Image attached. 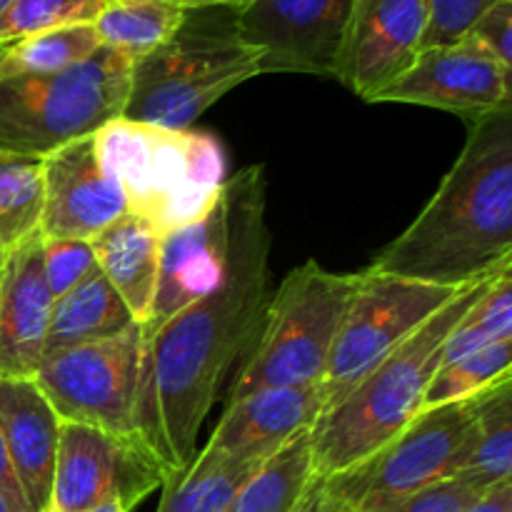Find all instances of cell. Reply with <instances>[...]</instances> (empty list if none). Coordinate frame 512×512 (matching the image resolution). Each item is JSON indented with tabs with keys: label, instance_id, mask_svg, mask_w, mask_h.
Here are the masks:
<instances>
[{
	"label": "cell",
	"instance_id": "cell-1",
	"mask_svg": "<svg viewBox=\"0 0 512 512\" xmlns=\"http://www.w3.org/2000/svg\"><path fill=\"white\" fill-rule=\"evenodd\" d=\"M223 193L230 215L223 283L143 333L140 343L135 433L165 480L183 473L198 453V433L220 383L250 348L265 310L273 238L265 223L263 165L225 180Z\"/></svg>",
	"mask_w": 512,
	"mask_h": 512
},
{
	"label": "cell",
	"instance_id": "cell-35",
	"mask_svg": "<svg viewBox=\"0 0 512 512\" xmlns=\"http://www.w3.org/2000/svg\"><path fill=\"white\" fill-rule=\"evenodd\" d=\"M0 493L8 498V503L13 505L15 512H30L28 503H25L23 490H20L18 485V478H15L13 468H10L8 450H5V443H3V430H0Z\"/></svg>",
	"mask_w": 512,
	"mask_h": 512
},
{
	"label": "cell",
	"instance_id": "cell-39",
	"mask_svg": "<svg viewBox=\"0 0 512 512\" xmlns=\"http://www.w3.org/2000/svg\"><path fill=\"white\" fill-rule=\"evenodd\" d=\"M88 512H128V510H125L120 503H105V505H98V508H93Z\"/></svg>",
	"mask_w": 512,
	"mask_h": 512
},
{
	"label": "cell",
	"instance_id": "cell-7",
	"mask_svg": "<svg viewBox=\"0 0 512 512\" xmlns=\"http://www.w3.org/2000/svg\"><path fill=\"white\" fill-rule=\"evenodd\" d=\"M260 75V50L228 25H200L185 18L178 33L130 68L120 118L158 128L185 130L225 93Z\"/></svg>",
	"mask_w": 512,
	"mask_h": 512
},
{
	"label": "cell",
	"instance_id": "cell-23",
	"mask_svg": "<svg viewBox=\"0 0 512 512\" xmlns=\"http://www.w3.org/2000/svg\"><path fill=\"white\" fill-rule=\"evenodd\" d=\"M188 18V10L170 0H105L93 28L103 48L135 63L168 43Z\"/></svg>",
	"mask_w": 512,
	"mask_h": 512
},
{
	"label": "cell",
	"instance_id": "cell-4",
	"mask_svg": "<svg viewBox=\"0 0 512 512\" xmlns=\"http://www.w3.org/2000/svg\"><path fill=\"white\" fill-rule=\"evenodd\" d=\"M95 150L128 213L160 235L203 218L228 180L223 145L198 128L170 130L115 118L95 133Z\"/></svg>",
	"mask_w": 512,
	"mask_h": 512
},
{
	"label": "cell",
	"instance_id": "cell-42",
	"mask_svg": "<svg viewBox=\"0 0 512 512\" xmlns=\"http://www.w3.org/2000/svg\"><path fill=\"white\" fill-rule=\"evenodd\" d=\"M5 255H8V253H3V250H0V275H3V263H5Z\"/></svg>",
	"mask_w": 512,
	"mask_h": 512
},
{
	"label": "cell",
	"instance_id": "cell-2",
	"mask_svg": "<svg viewBox=\"0 0 512 512\" xmlns=\"http://www.w3.org/2000/svg\"><path fill=\"white\" fill-rule=\"evenodd\" d=\"M510 263L512 108H503L470 123L438 193L368 270L460 290Z\"/></svg>",
	"mask_w": 512,
	"mask_h": 512
},
{
	"label": "cell",
	"instance_id": "cell-15",
	"mask_svg": "<svg viewBox=\"0 0 512 512\" xmlns=\"http://www.w3.org/2000/svg\"><path fill=\"white\" fill-rule=\"evenodd\" d=\"M125 213L123 193L98 158L95 135L43 160V238L93 240Z\"/></svg>",
	"mask_w": 512,
	"mask_h": 512
},
{
	"label": "cell",
	"instance_id": "cell-10",
	"mask_svg": "<svg viewBox=\"0 0 512 512\" xmlns=\"http://www.w3.org/2000/svg\"><path fill=\"white\" fill-rule=\"evenodd\" d=\"M140 343L143 328L130 325L115 338L48 355L40 360L33 380L60 423L90 425L120 438H138L135 395Z\"/></svg>",
	"mask_w": 512,
	"mask_h": 512
},
{
	"label": "cell",
	"instance_id": "cell-11",
	"mask_svg": "<svg viewBox=\"0 0 512 512\" xmlns=\"http://www.w3.org/2000/svg\"><path fill=\"white\" fill-rule=\"evenodd\" d=\"M163 483V470L138 438L60 423L53 488L45 512H88L105 503H120L130 512Z\"/></svg>",
	"mask_w": 512,
	"mask_h": 512
},
{
	"label": "cell",
	"instance_id": "cell-9",
	"mask_svg": "<svg viewBox=\"0 0 512 512\" xmlns=\"http://www.w3.org/2000/svg\"><path fill=\"white\" fill-rule=\"evenodd\" d=\"M358 293L345 313L323 378L325 410L343 400L380 360L388 358L425 320L463 288H440L418 280L363 270ZM323 410V413H325Z\"/></svg>",
	"mask_w": 512,
	"mask_h": 512
},
{
	"label": "cell",
	"instance_id": "cell-37",
	"mask_svg": "<svg viewBox=\"0 0 512 512\" xmlns=\"http://www.w3.org/2000/svg\"><path fill=\"white\" fill-rule=\"evenodd\" d=\"M298 512H350V510L343 508V505L333 503L330 498H325V495L318 490V485H313V490H310L308 498H305V503L300 505Z\"/></svg>",
	"mask_w": 512,
	"mask_h": 512
},
{
	"label": "cell",
	"instance_id": "cell-5",
	"mask_svg": "<svg viewBox=\"0 0 512 512\" xmlns=\"http://www.w3.org/2000/svg\"><path fill=\"white\" fill-rule=\"evenodd\" d=\"M360 278V273H330L315 260H305L288 273L265 303L255 343H250L248 360L235 375L228 403L258 390L323 383Z\"/></svg>",
	"mask_w": 512,
	"mask_h": 512
},
{
	"label": "cell",
	"instance_id": "cell-16",
	"mask_svg": "<svg viewBox=\"0 0 512 512\" xmlns=\"http://www.w3.org/2000/svg\"><path fill=\"white\" fill-rule=\"evenodd\" d=\"M323 410V385L258 390L228 403L203 453L225 463L263 465L288 440L313 428Z\"/></svg>",
	"mask_w": 512,
	"mask_h": 512
},
{
	"label": "cell",
	"instance_id": "cell-17",
	"mask_svg": "<svg viewBox=\"0 0 512 512\" xmlns=\"http://www.w3.org/2000/svg\"><path fill=\"white\" fill-rule=\"evenodd\" d=\"M228 253L230 215L228 200L220 190L215 205L203 218L163 235L153 313L143 325V333H153L175 313L213 293L225 278Z\"/></svg>",
	"mask_w": 512,
	"mask_h": 512
},
{
	"label": "cell",
	"instance_id": "cell-36",
	"mask_svg": "<svg viewBox=\"0 0 512 512\" xmlns=\"http://www.w3.org/2000/svg\"><path fill=\"white\" fill-rule=\"evenodd\" d=\"M465 512H512V480L485 490Z\"/></svg>",
	"mask_w": 512,
	"mask_h": 512
},
{
	"label": "cell",
	"instance_id": "cell-30",
	"mask_svg": "<svg viewBox=\"0 0 512 512\" xmlns=\"http://www.w3.org/2000/svg\"><path fill=\"white\" fill-rule=\"evenodd\" d=\"M105 0H13L0 15V45L70 25H93Z\"/></svg>",
	"mask_w": 512,
	"mask_h": 512
},
{
	"label": "cell",
	"instance_id": "cell-8",
	"mask_svg": "<svg viewBox=\"0 0 512 512\" xmlns=\"http://www.w3.org/2000/svg\"><path fill=\"white\" fill-rule=\"evenodd\" d=\"M473 438V400L420 410L380 453L358 468L315 480V485L325 498L350 512H383L430 485L458 478Z\"/></svg>",
	"mask_w": 512,
	"mask_h": 512
},
{
	"label": "cell",
	"instance_id": "cell-40",
	"mask_svg": "<svg viewBox=\"0 0 512 512\" xmlns=\"http://www.w3.org/2000/svg\"><path fill=\"white\" fill-rule=\"evenodd\" d=\"M0 512H15L13 505L8 503V498H5L3 493H0Z\"/></svg>",
	"mask_w": 512,
	"mask_h": 512
},
{
	"label": "cell",
	"instance_id": "cell-28",
	"mask_svg": "<svg viewBox=\"0 0 512 512\" xmlns=\"http://www.w3.org/2000/svg\"><path fill=\"white\" fill-rule=\"evenodd\" d=\"M43 218V160L0 153V250L40 233Z\"/></svg>",
	"mask_w": 512,
	"mask_h": 512
},
{
	"label": "cell",
	"instance_id": "cell-12",
	"mask_svg": "<svg viewBox=\"0 0 512 512\" xmlns=\"http://www.w3.org/2000/svg\"><path fill=\"white\" fill-rule=\"evenodd\" d=\"M355 0H248L233 28L260 50V75L305 73L335 78Z\"/></svg>",
	"mask_w": 512,
	"mask_h": 512
},
{
	"label": "cell",
	"instance_id": "cell-26",
	"mask_svg": "<svg viewBox=\"0 0 512 512\" xmlns=\"http://www.w3.org/2000/svg\"><path fill=\"white\" fill-rule=\"evenodd\" d=\"M103 48L93 25L45 30L0 45V80L50 75L83 63Z\"/></svg>",
	"mask_w": 512,
	"mask_h": 512
},
{
	"label": "cell",
	"instance_id": "cell-31",
	"mask_svg": "<svg viewBox=\"0 0 512 512\" xmlns=\"http://www.w3.org/2000/svg\"><path fill=\"white\" fill-rule=\"evenodd\" d=\"M98 273L90 240L43 238V275L53 300L63 298Z\"/></svg>",
	"mask_w": 512,
	"mask_h": 512
},
{
	"label": "cell",
	"instance_id": "cell-27",
	"mask_svg": "<svg viewBox=\"0 0 512 512\" xmlns=\"http://www.w3.org/2000/svg\"><path fill=\"white\" fill-rule=\"evenodd\" d=\"M503 340H512V265L490 280L485 293L450 330L440 348V368Z\"/></svg>",
	"mask_w": 512,
	"mask_h": 512
},
{
	"label": "cell",
	"instance_id": "cell-41",
	"mask_svg": "<svg viewBox=\"0 0 512 512\" xmlns=\"http://www.w3.org/2000/svg\"><path fill=\"white\" fill-rule=\"evenodd\" d=\"M10 3H13V0H0V15H3L5 10H8Z\"/></svg>",
	"mask_w": 512,
	"mask_h": 512
},
{
	"label": "cell",
	"instance_id": "cell-34",
	"mask_svg": "<svg viewBox=\"0 0 512 512\" xmlns=\"http://www.w3.org/2000/svg\"><path fill=\"white\" fill-rule=\"evenodd\" d=\"M463 40L473 43L505 68H512V0H500L485 10Z\"/></svg>",
	"mask_w": 512,
	"mask_h": 512
},
{
	"label": "cell",
	"instance_id": "cell-38",
	"mask_svg": "<svg viewBox=\"0 0 512 512\" xmlns=\"http://www.w3.org/2000/svg\"><path fill=\"white\" fill-rule=\"evenodd\" d=\"M170 3H178L180 8H185L188 13L193 10H213V8H240L248 0H170Z\"/></svg>",
	"mask_w": 512,
	"mask_h": 512
},
{
	"label": "cell",
	"instance_id": "cell-33",
	"mask_svg": "<svg viewBox=\"0 0 512 512\" xmlns=\"http://www.w3.org/2000/svg\"><path fill=\"white\" fill-rule=\"evenodd\" d=\"M478 485L465 478H450L410 495L403 503L383 512H465L483 495Z\"/></svg>",
	"mask_w": 512,
	"mask_h": 512
},
{
	"label": "cell",
	"instance_id": "cell-13",
	"mask_svg": "<svg viewBox=\"0 0 512 512\" xmlns=\"http://www.w3.org/2000/svg\"><path fill=\"white\" fill-rule=\"evenodd\" d=\"M510 73L488 53L463 40L448 48L420 50L405 75L373 103H410L448 110L468 123L512 108Z\"/></svg>",
	"mask_w": 512,
	"mask_h": 512
},
{
	"label": "cell",
	"instance_id": "cell-21",
	"mask_svg": "<svg viewBox=\"0 0 512 512\" xmlns=\"http://www.w3.org/2000/svg\"><path fill=\"white\" fill-rule=\"evenodd\" d=\"M130 325L138 323L113 285L98 273L53 303L43 358L60 350L115 338Z\"/></svg>",
	"mask_w": 512,
	"mask_h": 512
},
{
	"label": "cell",
	"instance_id": "cell-6",
	"mask_svg": "<svg viewBox=\"0 0 512 512\" xmlns=\"http://www.w3.org/2000/svg\"><path fill=\"white\" fill-rule=\"evenodd\" d=\"M133 60L100 48L50 75L0 80V153L45 160L98 133L125 108Z\"/></svg>",
	"mask_w": 512,
	"mask_h": 512
},
{
	"label": "cell",
	"instance_id": "cell-19",
	"mask_svg": "<svg viewBox=\"0 0 512 512\" xmlns=\"http://www.w3.org/2000/svg\"><path fill=\"white\" fill-rule=\"evenodd\" d=\"M0 430L30 512L48 510L60 418L33 378L0 375Z\"/></svg>",
	"mask_w": 512,
	"mask_h": 512
},
{
	"label": "cell",
	"instance_id": "cell-25",
	"mask_svg": "<svg viewBox=\"0 0 512 512\" xmlns=\"http://www.w3.org/2000/svg\"><path fill=\"white\" fill-rule=\"evenodd\" d=\"M258 468L225 463L198 450L183 473L163 483L158 512H228L238 490Z\"/></svg>",
	"mask_w": 512,
	"mask_h": 512
},
{
	"label": "cell",
	"instance_id": "cell-32",
	"mask_svg": "<svg viewBox=\"0 0 512 512\" xmlns=\"http://www.w3.org/2000/svg\"><path fill=\"white\" fill-rule=\"evenodd\" d=\"M500 0H425V30L420 50L463 43L480 15Z\"/></svg>",
	"mask_w": 512,
	"mask_h": 512
},
{
	"label": "cell",
	"instance_id": "cell-14",
	"mask_svg": "<svg viewBox=\"0 0 512 512\" xmlns=\"http://www.w3.org/2000/svg\"><path fill=\"white\" fill-rule=\"evenodd\" d=\"M425 15V0H355L335 78L373 103L418 58Z\"/></svg>",
	"mask_w": 512,
	"mask_h": 512
},
{
	"label": "cell",
	"instance_id": "cell-18",
	"mask_svg": "<svg viewBox=\"0 0 512 512\" xmlns=\"http://www.w3.org/2000/svg\"><path fill=\"white\" fill-rule=\"evenodd\" d=\"M53 303L43 275V235L35 233L5 255L0 275V375L33 378Z\"/></svg>",
	"mask_w": 512,
	"mask_h": 512
},
{
	"label": "cell",
	"instance_id": "cell-3",
	"mask_svg": "<svg viewBox=\"0 0 512 512\" xmlns=\"http://www.w3.org/2000/svg\"><path fill=\"white\" fill-rule=\"evenodd\" d=\"M498 273L460 290L388 358L380 360L343 400L320 415L310 430L315 478L328 480L358 468L408 428L423 410L430 380L440 368L445 338Z\"/></svg>",
	"mask_w": 512,
	"mask_h": 512
},
{
	"label": "cell",
	"instance_id": "cell-20",
	"mask_svg": "<svg viewBox=\"0 0 512 512\" xmlns=\"http://www.w3.org/2000/svg\"><path fill=\"white\" fill-rule=\"evenodd\" d=\"M160 243L163 235L130 213L120 215L90 240L100 275L113 285L140 328L153 313L160 275Z\"/></svg>",
	"mask_w": 512,
	"mask_h": 512
},
{
	"label": "cell",
	"instance_id": "cell-22",
	"mask_svg": "<svg viewBox=\"0 0 512 512\" xmlns=\"http://www.w3.org/2000/svg\"><path fill=\"white\" fill-rule=\"evenodd\" d=\"M310 430L298 433L265 460L245 480L228 512H298L318 480Z\"/></svg>",
	"mask_w": 512,
	"mask_h": 512
},
{
	"label": "cell",
	"instance_id": "cell-24",
	"mask_svg": "<svg viewBox=\"0 0 512 512\" xmlns=\"http://www.w3.org/2000/svg\"><path fill=\"white\" fill-rule=\"evenodd\" d=\"M475 438L458 478L480 490L512 480V375L473 398Z\"/></svg>",
	"mask_w": 512,
	"mask_h": 512
},
{
	"label": "cell",
	"instance_id": "cell-29",
	"mask_svg": "<svg viewBox=\"0 0 512 512\" xmlns=\"http://www.w3.org/2000/svg\"><path fill=\"white\" fill-rule=\"evenodd\" d=\"M512 368V340H503L490 348L478 350L463 360L443 365L433 375L425 393L423 410L438 408V405L465 403L480 395L483 390L493 388L500 380L510 378Z\"/></svg>",
	"mask_w": 512,
	"mask_h": 512
}]
</instances>
